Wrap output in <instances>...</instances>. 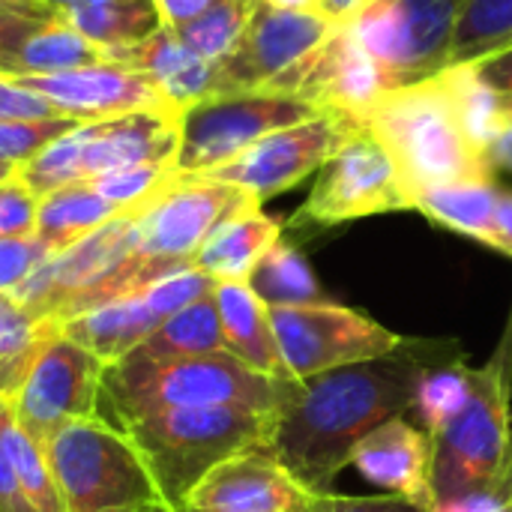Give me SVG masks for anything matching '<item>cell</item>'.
<instances>
[{"label":"cell","mask_w":512,"mask_h":512,"mask_svg":"<svg viewBox=\"0 0 512 512\" xmlns=\"http://www.w3.org/2000/svg\"><path fill=\"white\" fill-rule=\"evenodd\" d=\"M468 360L456 339H411L375 360L294 381L273 414L267 453L315 498L333 495L357 444L393 417L414 411L423 381Z\"/></svg>","instance_id":"obj_1"},{"label":"cell","mask_w":512,"mask_h":512,"mask_svg":"<svg viewBox=\"0 0 512 512\" xmlns=\"http://www.w3.org/2000/svg\"><path fill=\"white\" fill-rule=\"evenodd\" d=\"M512 492V324L495 357L471 369L459 411L432 432V510Z\"/></svg>","instance_id":"obj_2"},{"label":"cell","mask_w":512,"mask_h":512,"mask_svg":"<svg viewBox=\"0 0 512 512\" xmlns=\"http://www.w3.org/2000/svg\"><path fill=\"white\" fill-rule=\"evenodd\" d=\"M294 381L255 372L228 351L180 360H144L129 354L102 375V396L117 429L174 408H249L276 414Z\"/></svg>","instance_id":"obj_3"},{"label":"cell","mask_w":512,"mask_h":512,"mask_svg":"<svg viewBox=\"0 0 512 512\" xmlns=\"http://www.w3.org/2000/svg\"><path fill=\"white\" fill-rule=\"evenodd\" d=\"M363 129L390 153L411 201L435 186L495 180L441 72L384 93L363 117Z\"/></svg>","instance_id":"obj_4"},{"label":"cell","mask_w":512,"mask_h":512,"mask_svg":"<svg viewBox=\"0 0 512 512\" xmlns=\"http://www.w3.org/2000/svg\"><path fill=\"white\" fill-rule=\"evenodd\" d=\"M270 429L273 414L231 405L174 408L123 426L141 453L159 498L174 510H183L189 492L219 462L246 450H267Z\"/></svg>","instance_id":"obj_5"},{"label":"cell","mask_w":512,"mask_h":512,"mask_svg":"<svg viewBox=\"0 0 512 512\" xmlns=\"http://www.w3.org/2000/svg\"><path fill=\"white\" fill-rule=\"evenodd\" d=\"M183 111L177 108H141L114 117L84 120L30 162L18 165L21 180L36 198L99 174L138 168V165H174L180 150Z\"/></svg>","instance_id":"obj_6"},{"label":"cell","mask_w":512,"mask_h":512,"mask_svg":"<svg viewBox=\"0 0 512 512\" xmlns=\"http://www.w3.org/2000/svg\"><path fill=\"white\" fill-rule=\"evenodd\" d=\"M42 450L66 512H147L162 501L129 435L102 417L66 423Z\"/></svg>","instance_id":"obj_7"},{"label":"cell","mask_w":512,"mask_h":512,"mask_svg":"<svg viewBox=\"0 0 512 512\" xmlns=\"http://www.w3.org/2000/svg\"><path fill=\"white\" fill-rule=\"evenodd\" d=\"M468 0H363L348 18L393 87L450 66L453 36Z\"/></svg>","instance_id":"obj_8"},{"label":"cell","mask_w":512,"mask_h":512,"mask_svg":"<svg viewBox=\"0 0 512 512\" xmlns=\"http://www.w3.org/2000/svg\"><path fill=\"white\" fill-rule=\"evenodd\" d=\"M249 207L261 204L240 186L207 174L171 171V177L147 201L132 207V240L144 258L192 264L207 237Z\"/></svg>","instance_id":"obj_9"},{"label":"cell","mask_w":512,"mask_h":512,"mask_svg":"<svg viewBox=\"0 0 512 512\" xmlns=\"http://www.w3.org/2000/svg\"><path fill=\"white\" fill-rule=\"evenodd\" d=\"M321 111L312 105L270 90H240L210 96L189 111L180 123V150L174 171L180 174H210L243 150H249L264 135L309 120Z\"/></svg>","instance_id":"obj_10"},{"label":"cell","mask_w":512,"mask_h":512,"mask_svg":"<svg viewBox=\"0 0 512 512\" xmlns=\"http://www.w3.org/2000/svg\"><path fill=\"white\" fill-rule=\"evenodd\" d=\"M270 324L291 381L384 357L402 342V336L381 321L330 300L312 306H270Z\"/></svg>","instance_id":"obj_11"},{"label":"cell","mask_w":512,"mask_h":512,"mask_svg":"<svg viewBox=\"0 0 512 512\" xmlns=\"http://www.w3.org/2000/svg\"><path fill=\"white\" fill-rule=\"evenodd\" d=\"M414 210V201L381 141L360 129L318 171L291 225L333 228L357 219Z\"/></svg>","instance_id":"obj_12"},{"label":"cell","mask_w":512,"mask_h":512,"mask_svg":"<svg viewBox=\"0 0 512 512\" xmlns=\"http://www.w3.org/2000/svg\"><path fill=\"white\" fill-rule=\"evenodd\" d=\"M102 375L105 363L51 324L18 396L9 402L18 426L45 447L66 423L99 417Z\"/></svg>","instance_id":"obj_13"},{"label":"cell","mask_w":512,"mask_h":512,"mask_svg":"<svg viewBox=\"0 0 512 512\" xmlns=\"http://www.w3.org/2000/svg\"><path fill=\"white\" fill-rule=\"evenodd\" d=\"M360 129H363V123L354 117L321 111L309 120H300L294 126L264 135L249 150H243L237 159L210 171L207 177L240 186L258 204H264V201L294 189L306 177L318 174L330 162V156L348 138H354Z\"/></svg>","instance_id":"obj_14"},{"label":"cell","mask_w":512,"mask_h":512,"mask_svg":"<svg viewBox=\"0 0 512 512\" xmlns=\"http://www.w3.org/2000/svg\"><path fill=\"white\" fill-rule=\"evenodd\" d=\"M138 258L141 255L132 240V210H123L75 246L48 255L12 291V297L33 318L57 324L75 300L105 285Z\"/></svg>","instance_id":"obj_15"},{"label":"cell","mask_w":512,"mask_h":512,"mask_svg":"<svg viewBox=\"0 0 512 512\" xmlns=\"http://www.w3.org/2000/svg\"><path fill=\"white\" fill-rule=\"evenodd\" d=\"M267 90L294 96L315 111H333L363 123L369 108L390 93L393 84L363 48L354 27L342 21L306 60L288 69Z\"/></svg>","instance_id":"obj_16"},{"label":"cell","mask_w":512,"mask_h":512,"mask_svg":"<svg viewBox=\"0 0 512 512\" xmlns=\"http://www.w3.org/2000/svg\"><path fill=\"white\" fill-rule=\"evenodd\" d=\"M333 27L336 21L324 12L276 9L258 0L240 45L219 63L225 93L267 90L288 69L306 60L333 33Z\"/></svg>","instance_id":"obj_17"},{"label":"cell","mask_w":512,"mask_h":512,"mask_svg":"<svg viewBox=\"0 0 512 512\" xmlns=\"http://www.w3.org/2000/svg\"><path fill=\"white\" fill-rule=\"evenodd\" d=\"M309 495L267 450H246L201 477L189 492V512H312Z\"/></svg>","instance_id":"obj_18"},{"label":"cell","mask_w":512,"mask_h":512,"mask_svg":"<svg viewBox=\"0 0 512 512\" xmlns=\"http://www.w3.org/2000/svg\"><path fill=\"white\" fill-rule=\"evenodd\" d=\"M18 81L42 93L60 114L81 123L141 108H174L150 75L117 60H102L54 75H27Z\"/></svg>","instance_id":"obj_19"},{"label":"cell","mask_w":512,"mask_h":512,"mask_svg":"<svg viewBox=\"0 0 512 512\" xmlns=\"http://www.w3.org/2000/svg\"><path fill=\"white\" fill-rule=\"evenodd\" d=\"M351 468L387 495L432 510V435L405 417L372 429L351 453Z\"/></svg>","instance_id":"obj_20"},{"label":"cell","mask_w":512,"mask_h":512,"mask_svg":"<svg viewBox=\"0 0 512 512\" xmlns=\"http://www.w3.org/2000/svg\"><path fill=\"white\" fill-rule=\"evenodd\" d=\"M108 60L129 63L150 75L177 111H189L192 105L225 93L219 63L198 57L171 27H159L132 48L108 51Z\"/></svg>","instance_id":"obj_21"},{"label":"cell","mask_w":512,"mask_h":512,"mask_svg":"<svg viewBox=\"0 0 512 512\" xmlns=\"http://www.w3.org/2000/svg\"><path fill=\"white\" fill-rule=\"evenodd\" d=\"M213 300L222 321L225 351L267 378L291 381L273 336L270 306L249 288V282H216Z\"/></svg>","instance_id":"obj_22"},{"label":"cell","mask_w":512,"mask_h":512,"mask_svg":"<svg viewBox=\"0 0 512 512\" xmlns=\"http://www.w3.org/2000/svg\"><path fill=\"white\" fill-rule=\"evenodd\" d=\"M282 240L279 219L261 207H249L222 222L195 252L192 267L216 282H249L261 258Z\"/></svg>","instance_id":"obj_23"},{"label":"cell","mask_w":512,"mask_h":512,"mask_svg":"<svg viewBox=\"0 0 512 512\" xmlns=\"http://www.w3.org/2000/svg\"><path fill=\"white\" fill-rule=\"evenodd\" d=\"M162 321L153 315V309L147 306L144 294H132V297H120V300H108L99 303L69 321H63L57 330L72 339L75 345H81L84 351H90L93 357H99L105 366L129 357Z\"/></svg>","instance_id":"obj_24"},{"label":"cell","mask_w":512,"mask_h":512,"mask_svg":"<svg viewBox=\"0 0 512 512\" xmlns=\"http://www.w3.org/2000/svg\"><path fill=\"white\" fill-rule=\"evenodd\" d=\"M108 60V54L69 27L60 12L45 18L36 30L24 36V42L9 54L0 75L3 78H27V75H54L81 66H93Z\"/></svg>","instance_id":"obj_25"},{"label":"cell","mask_w":512,"mask_h":512,"mask_svg":"<svg viewBox=\"0 0 512 512\" xmlns=\"http://www.w3.org/2000/svg\"><path fill=\"white\" fill-rule=\"evenodd\" d=\"M60 18L105 54L132 48L162 27L153 0H69Z\"/></svg>","instance_id":"obj_26"},{"label":"cell","mask_w":512,"mask_h":512,"mask_svg":"<svg viewBox=\"0 0 512 512\" xmlns=\"http://www.w3.org/2000/svg\"><path fill=\"white\" fill-rule=\"evenodd\" d=\"M117 213H123V210H117L111 201H105L90 186V180L69 183V186H60L39 198L36 237L54 255V252L75 246L78 240H84L87 234H93L96 228L111 222Z\"/></svg>","instance_id":"obj_27"},{"label":"cell","mask_w":512,"mask_h":512,"mask_svg":"<svg viewBox=\"0 0 512 512\" xmlns=\"http://www.w3.org/2000/svg\"><path fill=\"white\" fill-rule=\"evenodd\" d=\"M504 186L495 180H468V183H447L417 195L414 210H420L435 225L471 237L489 246L495 231V213Z\"/></svg>","instance_id":"obj_28"},{"label":"cell","mask_w":512,"mask_h":512,"mask_svg":"<svg viewBox=\"0 0 512 512\" xmlns=\"http://www.w3.org/2000/svg\"><path fill=\"white\" fill-rule=\"evenodd\" d=\"M225 351L222 321L213 294L195 300L183 312L162 321L132 354L144 360H180V357H204Z\"/></svg>","instance_id":"obj_29"},{"label":"cell","mask_w":512,"mask_h":512,"mask_svg":"<svg viewBox=\"0 0 512 512\" xmlns=\"http://www.w3.org/2000/svg\"><path fill=\"white\" fill-rule=\"evenodd\" d=\"M249 288L267 306H312L324 300L306 255L288 240H279L261 258V264L249 276Z\"/></svg>","instance_id":"obj_30"},{"label":"cell","mask_w":512,"mask_h":512,"mask_svg":"<svg viewBox=\"0 0 512 512\" xmlns=\"http://www.w3.org/2000/svg\"><path fill=\"white\" fill-rule=\"evenodd\" d=\"M0 444L9 456L15 480L33 512H66L63 498L57 492V483H54V474L48 468L45 450L18 426L12 405L6 399L0 402Z\"/></svg>","instance_id":"obj_31"},{"label":"cell","mask_w":512,"mask_h":512,"mask_svg":"<svg viewBox=\"0 0 512 512\" xmlns=\"http://www.w3.org/2000/svg\"><path fill=\"white\" fill-rule=\"evenodd\" d=\"M255 6H258V0H222L213 9H207L204 15H198L195 21L177 27L174 33L198 57H204L210 63H222L240 45V39L252 21Z\"/></svg>","instance_id":"obj_32"},{"label":"cell","mask_w":512,"mask_h":512,"mask_svg":"<svg viewBox=\"0 0 512 512\" xmlns=\"http://www.w3.org/2000/svg\"><path fill=\"white\" fill-rule=\"evenodd\" d=\"M512 45V0H468L459 15L450 63H471Z\"/></svg>","instance_id":"obj_33"},{"label":"cell","mask_w":512,"mask_h":512,"mask_svg":"<svg viewBox=\"0 0 512 512\" xmlns=\"http://www.w3.org/2000/svg\"><path fill=\"white\" fill-rule=\"evenodd\" d=\"M441 75L453 93L456 111H459L471 141L486 153V144L504 123L501 96L477 75L474 63H450L447 69H441Z\"/></svg>","instance_id":"obj_34"},{"label":"cell","mask_w":512,"mask_h":512,"mask_svg":"<svg viewBox=\"0 0 512 512\" xmlns=\"http://www.w3.org/2000/svg\"><path fill=\"white\" fill-rule=\"evenodd\" d=\"M468 387H471V366L468 360H459V363H450V366H441L435 369L423 387H420V396L414 402V411L417 417L423 420V429L432 435L441 429L444 420H450L459 405L465 402L468 396Z\"/></svg>","instance_id":"obj_35"},{"label":"cell","mask_w":512,"mask_h":512,"mask_svg":"<svg viewBox=\"0 0 512 512\" xmlns=\"http://www.w3.org/2000/svg\"><path fill=\"white\" fill-rule=\"evenodd\" d=\"M81 120L75 117H48V120H24V123H0V162L24 165L51 141L75 129Z\"/></svg>","instance_id":"obj_36"},{"label":"cell","mask_w":512,"mask_h":512,"mask_svg":"<svg viewBox=\"0 0 512 512\" xmlns=\"http://www.w3.org/2000/svg\"><path fill=\"white\" fill-rule=\"evenodd\" d=\"M174 165H138V168H123L111 174H99L90 180V186L111 201L117 210H132L141 201H147L168 177Z\"/></svg>","instance_id":"obj_37"},{"label":"cell","mask_w":512,"mask_h":512,"mask_svg":"<svg viewBox=\"0 0 512 512\" xmlns=\"http://www.w3.org/2000/svg\"><path fill=\"white\" fill-rule=\"evenodd\" d=\"M36 210H39V198L21 180L18 171L0 180V237L36 234Z\"/></svg>","instance_id":"obj_38"},{"label":"cell","mask_w":512,"mask_h":512,"mask_svg":"<svg viewBox=\"0 0 512 512\" xmlns=\"http://www.w3.org/2000/svg\"><path fill=\"white\" fill-rule=\"evenodd\" d=\"M51 252L36 234L30 237H0V291L12 294Z\"/></svg>","instance_id":"obj_39"},{"label":"cell","mask_w":512,"mask_h":512,"mask_svg":"<svg viewBox=\"0 0 512 512\" xmlns=\"http://www.w3.org/2000/svg\"><path fill=\"white\" fill-rule=\"evenodd\" d=\"M48 117H66V114H60L42 93H36L24 81L0 75V123H24V120H48Z\"/></svg>","instance_id":"obj_40"},{"label":"cell","mask_w":512,"mask_h":512,"mask_svg":"<svg viewBox=\"0 0 512 512\" xmlns=\"http://www.w3.org/2000/svg\"><path fill=\"white\" fill-rule=\"evenodd\" d=\"M51 15H54L51 9L30 12V9H18V6H9V3L0 0V69L9 60V54L24 42V36L30 30H36Z\"/></svg>","instance_id":"obj_41"},{"label":"cell","mask_w":512,"mask_h":512,"mask_svg":"<svg viewBox=\"0 0 512 512\" xmlns=\"http://www.w3.org/2000/svg\"><path fill=\"white\" fill-rule=\"evenodd\" d=\"M312 512H429L411 501L378 495V498H348V495H321L315 498Z\"/></svg>","instance_id":"obj_42"},{"label":"cell","mask_w":512,"mask_h":512,"mask_svg":"<svg viewBox=\"0 0 512 512\" xmlns=\"http://www.w3.org/2000/svg\"><path fill=\"white\" fill-rule=\"evenodd\" d=\"M477 75L498 93V96H512V45L492 51L480 60H471Z\"/></svg>","instance_id":"obj_43"},{"label":"cell","mask_w":512,"mask_h":512,"mask_svg":"<svg viewBox=\"0 0 512 512\" xmlns=\"http://www.w3.org/2000/svg\"><path fill=\"white\" fill-rule=\"evenodd\" d=\"M156 9H159V18H162V27H183L189 21H195L198 15H204L207 9H213L216 3L222 0H153Z\"/></svg>","instance_id":"obj_44"},{"label":"cell","mask_w":512,"mask_h":512,"mask_svg":"<svg viewBox=\"0 0 512 512\" xmlns=\"http://www.w3.org/2000/svg\"><path fill=\"white\" fill-rule=\"evenodd\" d=\"M0 512H33V507L27 504V498L21 492V486H18V480H15V471L9 465L3 444H0Z\"/></svg>","instance_id":"obj_45"},{"label":"cell","mask_w":512,"mask_h":512,"mask_svg":"<svg viewBox=\"0 0 512 512\" xmlns=\"http://www.w3.org/2000/svg\"><path fill=\"white\" fill-rule=\"evenodd\" d=\"M489 249H495V252L512 258V192H507V189L501 192V201H498L495 231H492Z\"/></svg>","instance_id":"obj_46"},{"label":"cell","mask_w":512,"mask_h":512,"mask_svg":"<svg viewBox=\"0 0 512 512\" xmlns=\"http://www.w3.org/2000/svg\"><path fill=\"white\" fill-rule=\"evenodd\" d=\"M486 162H489L492 174H495V171H507V174H512V123L510 120H504V123H501V129L492 135V141L486 144Z\"/></svg>","instance_id":"obj_47"},{"label":"cell","mask_w":512,"mask_h":512,"mask_svg":"<svg viewBox=\"0 0 512 512\" xmlns=\"http://www.w3.org/2000/svg\"><path fill=\"white\" fill-rule=\"evenodd\" d=\"M360 3H363V0H321V12H324L330 21L342 24V21H348V18L360 9Z\"/></svg>","instance_id":"obj_48"},{"label":"cell","mask_w":512,"mask_h":512,"mask_svg":"<svg viewBox=\"0 0 512 512\" xmlns=\"http://www.w3.org/2000/svg\"><path fill=\"white\" fill-rule=\"evenodd\" d=\"M276 9H297V12H321L318 0H261Z\"/></svg>","instance_id":"obj_49"},{"label":"cell","mask_w":512,"mask_h":512,"mask_svg":"<svg viewBox=\"0 0 512 512\" xmlns=\"http://www.w3.org/2000/svg\"><path fill=\"white\" fill-rule=\"evenodd\" d=\"M3 3L18 6V9H30V12H42V9H48V6H42V0H3Z\"/></svg>","instance_id":"obj_50"},{"label":"cell","mask_w":512,"mask_h":512,"mask_svg":"<svg viewBox=\"0 0 512 512\" xmlns=\"http://www.w3.org/2000/svg\"><path fill=\"white\" fill-rule=\"evenodd\" d=\"M501 114L512 123V96H501Z\"/></svg>","instance_id":"obj_51"},{"label":"cell","mask_w":512,"mask_h":512,"mask_svg":"<svg viewBox=\"0 0 512 512\" xmlns=\"http://www.w3.org/2000/svg\"><path fill=\"white\" fill-rule=\"evenodd\" d=\"M66 3H69V0H42V6H48L51 12H60V9H63Z\"/></svg>","instance_id":"obj_52"},{"label":"cell","mask_w":512,"mask_h":512,"mask_svg":"<svg viewBox=\"0 0 512 512\" xmlns=\"http://www.w3.org/2000/svg\"><path fill=\"white\" fill-rule=\"evenodd\" d=\"M147 512H183V510H174L171 504H165V501H159V504H153Z\"/></svg>","instance_id":"obj_53"},{"label":"cell","mask_w":512,"mask_h":512,"mask_svg":"<svg viewBox=\"0 0 512 512\" xmlns=\"http://www.w3.org/2000/svg\"><path fill=\"white\" fill-rule=\"evenodd\" d=\"M501 512H512V504H507V507H504V510Z\"/></svg>","instance_id":"obj_54"},{"label":"cell","mask_w":512,"mask_h":512,"mask_svg":"<svg viewBox=\"0 0 512 512\" xmlns=\"http://www.w3.org/2000/svg\"><path fill=\"white\" fill-rule=\"evenodd\" d=\"M318 6H321V0H318Z\"/></svg>","instance_id":"obj_55"},{"label":"cell","mask_w":512,"mask_h":512,"mask_svg":"<svg viewBox=\"0 0 512 512\" xmlns=\"http://www.w3.org/2000/svg\"><path fill=\"white\" fill-rule=\"evenodd\" d=\"M183 512H189V510H183Z\"/></svg>","instance_id":"obj_56"}]
</instances>
